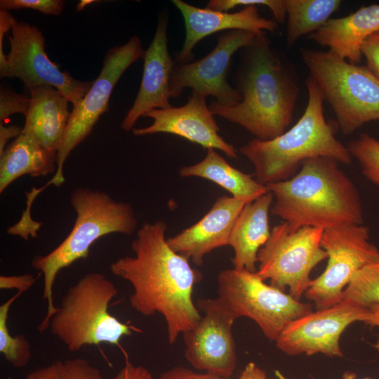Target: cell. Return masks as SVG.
Masks as SVG:
<instances>
[{"instance_id":"obj_42","label":"cell","mask_w":379,"mask_h":379,"mask_svg":"<svg viewBox=\"0 0 379 379\" xmlns=\"http://www.w3.org/2000/svg\"><path fill=\"white\" fill-rule=\"evenodd\" d=\"M355 377H356L355 374L353 373H350V372H346L343 375V379H356ZM363 379H371V378H363Z\"/></svg>"},{"instance_id":"obj_16","label":"cell","mask_w":379,"mask_h":379,"mask_svg":"<svg viewBox=\"0 0 379 379\" xmlns=\"http://www.w3.org/2000/svg\"><path fill=\"white\" fill-rule=\"evenodd\" d=\"M206 98L192 91L187 102L181 107L150 110L144 117L152 119V124L144 128H133V135L173 134L206 149H218L230 158H237V149L220 135V128L206 104Z\"/></svg>"},{"instance_id":"obj_22","label":"cell","mask_w":379,"mask_h":379,"mask_svg":"<svg viewBox=\"0 0 379 379\" xmlns=\"http://www.w3.org/2000/svg\"><path fill=\"white\" fill-rule=\"evenodd\" d=\"M29 91L30 104L22 132L32 135L41 145L58 154L71 114L68 109L69 101L50 85Z\"/></svg>"},{"instance_id":"obj_36","label":"cell","mask_w":379,"mask_h":379,"mask_svg":"<svg viewBox=\"0 0 379 379\" xmlns=\"http://www.w3.org/2000/svg\"><path fill=\"white\" fill-rule=\"evenodd\" d=\"M113 379H154L148 369L134 366L126 358L125 366Z\"/></svg>"},{"instance_id":"obj_33","label":"cell","mask_w":379,"mask_h":379,"mask_svg":"<svg viewBox=\"0 0 379 379\" xmlns=\"http://www.w3.org/2000/svg\"><path fill=\"white\" fill-rule=\"evenodd\" d=\"M366 67L379 79V31L367 37L361 46Z\"/></svg>"},{"instance_id":"obj_40","label":"cell","mask_w":379,"mask_h":379,"mask_svg":"<svg viewBox=\"0 0 379 379\" xmlns=\"http://www.w3.org/2000/svg\"><path fill=\"white\" fill-rule=\"evenodd\" d=\"M364 323L371 326L379 327V304L373 305L369 307L368 315ZM373 347L379 352V335Z\"/></svg>"},{"instance_id":"obj_28","label":"cell","mask_w":379,"mask_h":379,"mask_svg":"<svg viewBox=\"0 0 379 379\" xmlns=\"http://www.w3.org/2000/svg\"><path fill=\"white\" fill-rule=\"evenodd\" d=\"M25 379H105L100 371L83 358L54 361L27 374Z\"/></svg>"},{"instance_id":"obj_15","label":"cell","mask_w":379,"mask_h":379,"mask_svg":"<svg viewBox=\"0 0 379 379\" xmlns=\"http://www.w3.org/2000/svg\"><path fill=\"white\" fill-rule=\"evenodd\" d=\"M197 307L204 314L194 328L182 334L185 357L196 369L230 378L237 364L232 331L236 319L217 298H200Z\"/></svg>"},{"instance_id":"obj_38","label":"cell","mask_w":379,"mask_h":379,"mask_svg":"<svg viewBox=\"0 0 379 379\" xmlns=\"http://www.w3.org/2000/svg\"><path fill=\"white\" fill-rule=\"evenodd\" d=\"M22 131V128L15 125L6 126L0 124V155L4 152L8 140L18 137Z\"/></svg>"},{"instance_id":"obj_29","label":"cell","mask_w":379,"mask_h":379,"mask_svg":"<svg viewBox=\"0 0 379 379\" xmlns=\"http://www.w3.org/2000/svg\"><path fill=\"white\" fill-rule=\"evenodd\" d=\"M347 148L359 164L364 175L379 186V140L368 133L350 141Z\"/></svg>"},{"instance_id":"obj_37","label":"cell","mask_w":379,"mask_h":379,"mask_svg":"<svg viewBox=\"0 0 379 379\" xmlns=\"http://www.w3.org/2000/svg\"><path fill=\"white\" fill-rule=\"evenodd\" d=\"M15 20V18L10 11L0 9V66L3 65L6 60V55L3 51V39L8 31H11Z\"/></svg>"},{"instance_id":"obj_13","label":"cell","mask_w":379,"mask_h":379,"mask_svg":"<svg viewBox=\"0 0 379 379\" xmlns=\"http://www.w3.org/2000/svg\"><path fill=\"white\" fill-rule=\"evenodd\" d=\"M255 33L246 30L223 32L217 37L214 48L202 58L186 63H175L171 80V98L180 96L185 88L206 97L211 95L222 106H234L241 100L239 91L227 81L234 54L250 45Z\"/></svg>"},{"instance_id":"obj_24","label":"cell","mask_w":379,"mask_h":379,"mask_svg":"<svg viewBox=\"0 0 379 379\" xmlns=\"http://www.w3.org/2000/svg\"><path fill=\"white\" fill-rule=\"evenodd\" d=\"M179 173L182 178L199 177L208 180L246 204L268 192L265 185L258 182L251 175L230 165L214 149H207L205 157L199 162L181 167Z\"/></svg>"},{"instance_id":"obj_39","label":"cell","mask_w":379,"mask_h":379,"mask_svg":"<svg viewBox=\"0 0 379 379\" xmlns=\"http://www.w3.org/2000/svg\"><path fill=\"white\" fill-rule=\"evenodd\" d=\"M266 373L253 362H249L238 379H267Z\"/></svg>"},{"instance_id":"obj_32","label":"cell","mask_w":379,"mask_h":379,"mask_svg":"<svg viewBox=\"0 0 379 379\" xmlns=\"http://www.w3.org/2000/svg\"><path fill=\"white\" fill-rule=\"evenodd\" d=\"M30 104V97L20 94L1 86L0 121L13 114L21 113L25 116Z\"/></svg>"},{"instance_id":"obj_1","label":"cell","mask_w":379,"mask_h":379,"mask_svg":"<svg viewBox=\"0 0 379 379\" xmlns=\"http://www.w3.org/2000/svg\"><path fill=\"white\" fill-rule=\"evenodd\" d=\"M166 230L163 220L144 223L131 244L134 255L119 258L109 269L131 284L132 308L144 316H163L172 345L201 318L192 300L194 286L201 274L169 246Z\"/></svg>"},{"instance_id":"obj_34","label":"cell","mask_w":379,"mask_h":379,"mask_svg":"<svg viewBox=\"0 0 379 379\" xmlns=\"http://www.w3.org/2000/svg\"><path fill=\"white\" fill-rule=\"evenodd\" d=\"M38 278L39 277H36L30 274L13 276L1 275L0 277V288H15L18 292L23 293L34 285Z\"/></svg>"},{"instance_id":"obj_7","label":"cell","mask_w":379,"mask_h":379,"mask_svg":"<svg viewBox=\"0 0 379 379\" xmlns=\"http://www.w3.org/2000/svg\"><path fill=\"white\" fill-rule=\"evenodd\" d=\"M300 54L342 133L352 134L379 119V79L366 66L352 64L330 51L302 48Z\"/></svg>"},{"instance_id":"obj_3","label":"cell","mask_w":379,"mask_h":379,"mask_svg":"<svg viewBox=\"0 0 379 379\" xmlns=\"http://www.w3.org/2000/svg\"><path fill=\"white\" fill-rule=\"evenodd\" d=\"M266 187L274 197L271 213L283 220L291 232L364 222L360 194L334 159H309L292 178Z\"/></svg>"},{"instance_id":"obj_2","label":"cell","mask_w":379,"mask_h":379,"mask_svg":"<svg viewBox=\"0 0 379 379\" xmlns=\"http://www.w3.org/2000/svg\"><path fill=\"white\" fill-rule=\"evenodd\" d=\"M235 75L241 100L226 107L212 100L213 115L239 125L257 139H273L285 132L293 119L300 93L298 75L286 57L274 49L262 32L243 48Z\"/></svg>"},{"instance_id":"obj_41","label":"cell","mask_w":379,"mask_h":379,"mask_svg":"<svg viewBox=\"0 0 379 379\" xmlns=\"http://www.w3.org/2000/svg\"><path fill=\"white\" fill-rule=\"evenodd\" d=\"M97 1L94 0H81L79 1V3L77 4L76 10L77 11H81L84 10L87 6L90 5L91 4Z\"/></svg>"},{"instance_id":"obj_4","label":"cell","mask_w":379,"mask_h":379,"mask_svg":"<svg viewBox=\"0 0 379 379\" xmlns=\"http://www.w3.org/2000/svg\"><path fill=\"white\" fill-rule=\"evenodd\" d=\"M306 86L307 105L291 128L273 139L253 138L239 149L253 164L255 180L262 185L292 178L305 161L314 158H329L347 165L352 163L347 146L335 136L338 126L325 119L323 96L310 76Z\"/></svg>"},{"instance_id":"obj_19","label":"cell","mask_w":379,"mask_h":379,"mask_svg":"<svg viewBox=\"0 0 379 379\" xmlns=\"http://www.w3.org/2000/svg\"><path fill=\"white\" fill-rule=\"evenodd\" d=\"M245 204L233 197H218L201 220L168 238V244L196 265H201L206 255L217 248L229 246L232 227Z\"/></svg>"},{"instance_id":"obj_14","label":"cell","mask_w":379,"mask_h":379,"mask_svg":"<svg viewBox=\"0 0 379 379\" xmlns=\"http://www.w3.org/2000/svg\"><path fill=\"white\" fill-rule=\"evenodd\" d=\"M369 308L343 300L292 321L276 340L277 348L289 356L322 354L343 357L340 338L355 321L366 320Z\"/></svg>"},{"instance_id":"obj_20","label":"cell","mask_w":379,"mask_h":379,"mask_svg":"<svg viewBox=\"0 0 379 379\" xmlns=\"http://www.w3.org/2000/svg\"><path fill=\"white\" fill-rule=\"evenodd\" d=\"M379 31V4L362 6L347 16L330 18L307 39L352 64L361 60L364 40Z\"/></svg>"},{"instance_id":"obj_6","label":"cell","mask_w":379,"mask_h":379,"mask_svg":"<svg viewBox=\"0 0 379 379\" xmlns=\"http://www.w3.org/2000/svg\"><path fill=\"white\" fill-rule=\"evenodd\" d=\"M117 293L116 286L102 273L85 274L69 287L51 317L52 334L71 352L102 343L120 346L124 336L140 330L120 321L108 311Z\"/></svg>"},{"instance_id":"obj_31","label":"cell","mask_w":379,"mask_h":379,"mask_svg":"<svg viewBox=\"0 0 379 379\" xmlns=\"http://www.w3.org/2000/svg\"><path fill=\"white\" fill-rule=\"evenodd\" d=\"M65 1L62 0H1L0 9L10 11L18 9H33L45 15H60Z\"/></svg>"},{"instance_id":"obj_26","label":"cell","mask_w":379,"mask_h":379,"mask_svg":"<svg viewBox=\"0 0 379 379\" xmlns=\"http://www.w3.org/2000/svg\"><path fill=\"white\" fill-rule=\"evenodd\" d=\"M21 294L17 292L0 306V352L15 368L27 366L32 357L30 344L25 336L11 335L7 325L11 305Z\"/></svg>"},{"instance_id":"obj_30","label":"cell","mask_w":379,"mask_h":379,"mask_svg":"<svg viewBox=\"0 0 379 379\" xmlns=\"http://www.w3.org/2000/svg\"><path fill=\"white\" fill-rule=\"evenodd\" d=\"M248 6L268 7L277 23H283L286 20L285 0H211L208 2L206 8L217 11L229 12L230 10L237 7Z\"/></svg>"},{"instance_id":"obj_35","label":"cell","mask_w":379,"mask_h":379,"mask_svg":"<svg viewBox=\"0 0 379 379\" xmlns=\"http://www.w3.org/2000/svg\"><path fill=\"white\" fill-rule=\"evenodd\" d=\"M158 379H230V378L207 372L199 373L184 367L176 366L162 373Z\"/></svg>"},{"instance_id":"obj_8","label":"cell","mask_w":379,"mask_h":379,"mask_svg":"<svg viewBox=\"0 0 379 379\" xmlns=\"http://www.w3.org/2000/svg\"><path fill=\"white\" fill-rule=\"evenodd\" d=\"M217 282V298L234 319H252L273 341L289 323L312 312L310 303L265 284L256 272L226 269L218 274Z\"/></svg>"},{"instance_id":"obj_11","label":"cell","mask_w":379,"mask_h":379,"mask_svg":"<svg viewBox=\"0 0 379 379\" xmlns=\"http://www.w3.org/2000/svg\"><path fill=\"white\" fill-rule=\"evenodd\" d=\"M369 239V228L363 225L324 230L321 244L327 253V265L305 293L317 310L341 302L354 274L379 260V249Z\"/></svg>"},{"instance_id":"obj_44","label":"cell","mask_w":379,"mask_h":379,"mask_svg":"<svg viewBox=\"0 0 379 379\" xmlns=\"http://www.w3.org/2000/svg\"><path fill=\"white\" fill-rule=\"evenodd\" d=\"M7 379H11V377L8 378Z\"/></svg>"},{"instance_id":"obj_43","label":"cell","mask_w":379,"mask_h":379,"mask_svg":"<svg viewBox=\"0 0 379 379\" xmlns=\"http://www.w3.org/2000/svg\"><path fill=\"white\" fill-rule=\"evenodd\" d=\"M267 379H277V378H267Z\"/></svg>"},{"instance_id":"obj_25","label":"cell","mask_w":379,"mask_h":379,"mask_svg":"<svg viewBox=\"0 0 379 379\" xmlns=\"http://www.w3.org/2000/svg\"><path fill=\"white\" fill-rule=\"evenodd\" d=\"M341 4L340 0H285L288 45L318 30Z\"/></svg>"},{"instance_id":"obj_17","label":"cell","mask_w":379,"mask_h":379,"mask_svg":"<svg viewBox=\"0 0 379 379\" xmlns=\"http://www.w3.org/2000/svg\"><path fill=\"white\" fill-rule=\"evenodd\" d=\"M168 14H159L154 37L145 51L143 72L139 91L126 112L121 128L133 129L137 121L154 109H166L170 103L171 80L175 66L168 47Z\"/></svg>"},{"instance_id":"obj_27","label":"cell","mask_w":379,"mask_h":379,"mask_svg":"<svg viewBox=\"0 0 379 379\" xmlns=\"http://www.w3.org/2000/svg\"><path fill=\"white\" fill-rule=\"evenodd\" d=\"M343 300L365 308L379 304V260L354 274L345 289Z\"/></svg>"},{"instance_id":"obj_21","label":"cell","mask_w":379,"mask_h":379,"mask_svg":"<svg viewBox=\"0 0 379 379\" xmlns=\"http://www.w3.org/2000/svg\"><path fill=\"white\" fill-rule=\"evenodd\" d=\"M273 201V194L268 191L246 204L237 216L229 241L234 251V268L257 271L258 253L271 234L269 213Z\"/></svg>"},{"instance_id":"obj_23","label":"cell","mask_w":379,"mask_h":379,"mask_svg":"<svg viewBox=\"0 0 379 379\" xmlns=\"http://www.w3.org/2000/svg\"><path fill=\"white\" fill-rule=\"evenodd\" d=\"M57 170V152L22 132L0 155V193L24 175L46 176Z\"/></svg>"},{"instance_id":"obj_12","label":"cell","mask_w":379,"mask_h":379,"mask_svg":"<svg viewBox=\"0 0 379 379\" xmlns=\"http://www.w3.org/2000/svg\"><path fill=\"white\" fill-rule=\"evenodd\" d=\"M8 36L10 52L0 66L1 78H18L29 90L50 85L76 107L89 91L93 81H81L62 72L45 51V38L35 25L16 19Z\"/></svg>"},{"instance_id":"obj_18","label":"cell","mask_w":379,"mask_h":379,"mask_svg":"<svg viewBox=\"0 0 379 379\" xmlns=\"http://www.w3.org/2000/svg\"><path fill=\"white\" fill-rule=\"evenodd\" d=\"M185 23V38L180 51L175 55V63L191 62L193 49L204 38L218 32L246 30L258 34L274 32L278 23L274 19L260 15L256 6L243 7L237 12L217 11L199 8L182 0H173Z\"/></svg>"},{"instance_id":"obj_10","label":"cell","mask_w":379,"mask_h":379,"mask_svg":"<svg viewBox=\"0 0 379 379\" xmlns=\"http://www.w3.org/2000/svg\"><path fill=\"white\" fill-rule=\"evenodd\" d=\"M139 36H133L124 45L106 53L101 71L89 91L70 114L65 135L57 154V170L53 177L39 188L61 186L65 181L64 164L72 151L91 133L100 116L108 111L112 92L124 72L145 55Z\"/></svg>"},{"instance_id":"obj_5","label":"cell","mask_w":379,"mask_h":379,"mask_svg":"<svg viewBox=\"0 0 379 379\" xmlns=\"http://www.w3.org/2000/svg\"><path fill=\"white\" fill-rule=\"evenodd\" d=\"M76 213L74 226L67 237L44 255H36L32 266L44 277L43 299L47 312L39 325L45 331L58 307L54 305L53 286L59 272L74 262L88 257L91 246L99 238L114 233L132 234L138 220L132 206L117 201L108 194L89 187H79L70 194Z\"/></svg>"},{"instance_id":"obj_9","label":"cell","mask_w":379,"mask_h":379,"mask_svg":"<svg viewBox=\"0 0 379 379\" xmlns=\"http://www.w3.org/2000/svg\"><path fill=\"white\" fill-rule=\"evenodd\" d=\"M324 230L302 227L291 232L283 222L271 230L258 253V274L264 281L300 300L310 286L312 270L327 258L321 239Z\"/></svg>"}]
</instances>
